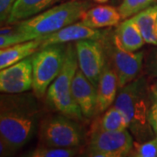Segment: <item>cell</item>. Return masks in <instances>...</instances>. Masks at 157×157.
I'll use <instances>...</instances> for the list:
<instances>
[{
  "label": "cell",
  "mask_w": 157,
  "mask_h": 157,
  "mask_svg": "<svg viewBox=\"0 0 157 157\" xmlns=\"http://www.w3.org/2000/svg\"><path fill=\"white\" fill-rule=\"evenodd\" d=\"M39 109L33 95L5 94L0 101V136L12 151L25 146L36 132Z\"/></svg>",
  "instance_id": "6da1fadb"
},
{
  "label": "cell",
  "mask_w": 157,
  "mask_h": 157,
  "mask_svg": "<svg viewBox=\"0 0 157 157\" xmlns=\"http://www.w3.org/2000/svg\"><path fill=\"white\" fill-rule=\"evenodd\" d=\"M89 6L85 0L65 2L14 25V32L23 42L49 35L79 20Z\"/></svg>",
  "instance_id": "7a4b0ae2"
},
{
  "label": "cell",
  "mask_w": 157,
  "mask_h": 157,
  "mask_svg": "<svg viewBox=\"0 0 157 157\" xmlns=\"http://www.w3.org/2000/svg\"><path fill=\"white\" fill-rule=\"evenodd\" d=\"M78 68L75 45L69 43L60 73L48 87L46 98L52 107L71 119L81 120L83 113L72 93L73 80Z\"/></svg>",
  "instance_id": "3957f363"
},
{
  "label": "cell",
  "mask_w": 157,
  "mask_h": 157,
  "mask_svg": "<svg viewBox=\"0 0 157 157\" xmlns=\"http://www.w3.org/2000/svg\"><path fill=\"white\" fill-rule=\"evenodd\" d=\"M144 78H135L120 88L113 105L127 116L128 128L138 139L145 137L152 128L148 122V111Z\"/></svg>",
  "instance_id": "277c9868"
},
{
  "label": "cell",
  "mask_w": 157,
  "mask_h": 157,
  "mask_svg": "<svg viewBox=\"0 0 157 157\" xmlns=\"http://www.w3.org/2000/svg\"><path fill=\"white\" fill-rule=\"evenodd\" d=\"M67 45L57 44L39 49L33 55V91L37 98H42L48 87L60 73L67 54Z\"/></svg>",
  "instance_id": "5b68a950"
},
{
  "label": "cell",
  "mask_w": 157,
  "mask_h": 157,
  "mask_svg": "<svg viewBox=\"0 0 157 157\" xmlns=\"http://www.w3.org/2000/svg\"><path fill=\"white\" fill-rule=\"evenodd\" d=\"M71 118L64 114L44 119L39 124V135L41 146L78 147L82 134Z\"/></svg>",
  "instance_id": "8992f818"
},
{
  "label": "cell",
  "mask_w": 157,
  "mask_h": 157,
  "mask_svg": "<svg viewBox=\"0 0 157 157\" xmlns=\"http://www.w3.org/2000/svg\"><path fill=\"white\" fill-rule=\"evenodd\" d=\"M134 141L128 129L104 131L94 125L88 145V156H128L133 149Z\"/></svg>",
  "instance_id": "52a82bcc"
},
{
  "label": "cell",
  "mask_w": 157,
  "mask_h": 157,
  "mask_svg": "<svg viewBox=\"0 0 157 157\" xmlns=\"http://www.w3.org/2000/svg\"><path fill=\"white\" fill-rule=\"evenodd\" d=\"M107 54L112 62V67L116 72L119 88L130 83L139 75L143 62V52H130L119 43L115 34L107 40V35L101 39Z\"/></svg>",
  "instance_id": "ba28073f"
},
{
  "label": "cell",
  "mask_w": 157,
  "mask_h": 157,
  "mask_svg": "<svg viewBox=\"0 0 157 157\" xmlns=\"http://www.w3.org/2000/svg\"><path fill=\"white\" fill-rule=\"evenodd\" d=\"M78 68L97 87L107 65V52L101 40L83 39L75 43Z\"/></svg>",
  "instance_id": "9c48e42d"
},
{
  "label": "cell",
  "mask_w": 157,
  "mask_h": 157,
  "mask_svg": "<svg viewBox=\"0 0 157 157\" xmlns=\"http://www.w3.org/2000/svg\"><path fill=\"white\" fill-rule=\"evenodd\" d=\"M33 57H28L0 71V91L4 94H22L33 89Z\"/></svg>",
  "instance_id": "30bf717a"
},
{
  "label": "cell",
  "mask_w": 157,
  "mask_h": 157,
  "mask_svg": "<svg viewBox=\"0 0 157 157\" xmlns=\"http://www.w3.org/2000/svg\"><path fill=\"white\" fill-rule=\"evenodd\" d=\"M106 33L100 31V29H93L85 25L80 21L75 22L55 33L39 37L42 40L40 49L48 45L67 44L70 42H77L78 40L83 39L101 40L106 36Z\"/></svg>",
  "instance_id": "8fae6325"
},
{
  "label": "cell",
  "mask_w": 157,
  "mask_h": 157,
  "mask_svg": "<svg viewBox=\"0 0 157 157\" xmlns=\"http://www.w3.org/2000/svg\"><path fill=\"white\" fill-rule=\"evenodd\" d=\"M72 93L84 117H92L98 112L97 87L79 68L73 78Z\"/></svg>",
  "instance_id": "7c38bea8"
},
{
  "label": "cell",
  "mask_w": 157,
  "mask_h": 157,
  "mask_svg": "<svg viewBox=\"0 0 157 157\" xmlns=\"http://www.w3.org/2000/svg\"><path fill=\"white\" fill-rule=\"evenodd\" d=\"M118 88L119 80L116 72L111 65L107 64L97 85L98 112H105L114 103Z\"/></svg>",
  "instance_id": "4fadbf2b"
},
{
  "label": "cell",
  "mask_w": 157,
  "mask_h": 157,
  "mask_svg": "<svg viewBox=\"0 0 157 157\" xmlns=\"http://www.w3.org/2000/svg\"><path fill=\"white\" fill-rule=\"evenodd\" d=\"M121 16L118 9L110 6H98L87 9L79 21L93 29L113 27L120 25Z\"/></svg>",
  "instance_id": "5bb4252c"
},
{
  "label": "cell",
  "mask_w": 157,
  "mask_h": 157,
  "mask_svg": "<svg viewBox=\"0 0 157 157\" xmlns=\"http://www.w3.org/2000/svg\"><path fill=\"white\" fill-rule=\"evenodd\" d=\"M42 40L40 38L18 43L0 50V69L8 67L13 64L33 55L40 49Z\"/></svg>",
  "instance_id": "9a60e30c"
},
{
  "label": "cell",
  "mask_w": 157,
  "mask_h": 157,
  "mask_svg": "<svg viewBox=\"0 0 157 157\" xmlns=\"http://www.w3.org/2000/svg\"><path fill=\"white\" fill-rule=\"evenodd\" d=\"M58 0H16L6 25H16L44 11Z\"/></svg>",
  "instance_id": "2e32d148"
},
{
  "label": "cell",
  "mask_w": 157,
  "mask_h": 157,
  "mask_svg": "<svg viewBox=\"0 0 157 157\" xmlns=\"http://www.w3.org/2000/svg\"><path fill=\"white\" fill-rule=\"evenodd\" d=\"M114 34L121 45L130 52L138 51L146 43L140 30L132 17L124 19L119 25Z\"/></svg>",
  "instance_id": "e0dca14e"
},
{
  "label": "cell",
  "mask_w": 157,
  "mask_h": 157,
  "mask_svg": "<svg viewBox=\"0 0 157 157\" xmlns=\"http://www.w3.org/2000/svg\"><path fill=\"white\" fill-rule=\"evenodd\" d=\"M132 17L140 30L147 44L157 45V38L155 34V26L157 19V5L150 6Z\"/></svg>",
  "instance_id": "ac0fdd59"
},
{
  "label": "cell",
  "mask_w": 157,
  "mask_h": 157,
  "mask_svg": "<svg viewBox=\"0 0 157 157\" xmlns=\"http://www.w3.org/2000/svg\"><path fill=\"white\" fill-rule=\"evenodd\" d=\"M95 125L104 131H121L128 128L129 122L125 113L113 105L105 111L100 121Z\"/></svg>",
  "instance_id": "d6986e66"
},
{
  "label": "cell",
  "mask_w": 157,
  "mask_h": 157,
  "mask_svg": "<svg viewBox=\"0 0 157 157\" xmlns=\"http://www.w3.org/2000/svg\"><path fill=\"white\" fill-rule=\"evenodd\" d=\"M78 154L77 147H57L39 145L25 156L29 157H73Z\"/></svg>",
  "instance_id": "ffe728a7"
},
{
  "label": "cell",
  "mask_w": 157,
  "mask_h": 157,
  "mask_svg": "<svg viewBox=\"0 0 157 157\" xmlns=\"http://www.w3.org/2000/svg\"><path fill=\"white\" fill-rule=\"evenodd\" d=\"M155 0H122L118 10L122 20L138 14L151 6Z\"/></svg>",
  "instance_id": "44dd1931"
},
{
  "label": "cell",
  "mask_w": 157,
  "mask_h": 157,
  "mask_svg": "<svg viewBox=\"0 0 157 157\" xmlns=\"http://www.w3.org/2000/svg\"><path fill=\"white\" fill-rule=\"evenodd\" d=\"M135 157H156L157 156V136L150 140L142 143L134 142L133 149L129 155Z\"/></svg>",
  "instance_id": "7402d4cb"
},
{
  "label": "cell",
  "mask_w": 157,
  "mask_h": 157,
  "mask_svg": "<svg viewBox=\"0 0 157 157\" xmlns=\"http://www.w3.org/2000/svg\"><path fill=\"white\" fill-rule=\"evenodd\" d=\"M16 0H0V21L1 25H6L12 6Z\"/></svg>",
  "instance_id": "603a6c76"
},
{
  "label": "cell",
  "mask_w": 157,
  "mask_h": 157,
  "mask_svg": "<svg viewBox=\"0 0 157 157\" xmlns=\"http://www.w3.org/2000/svg\"><path fill=\"white\" fill-rule=\"evenodd\" d=\"M154 98V97H153ZM148 122L151 126L152 130L157 136V101L154 98L148 111Z\"/></svg>",
  "instance_id": "cb8c5ba5"
},
{
  "label": "cell",
  "mask_w": 157,
  "mask_h": 157,
  "mask_svg": "<svg viewBox=\"0 0 157 157\" xmlns=\"http://www.w3.org/2000/svg\"><path fill=\"white\" fill-rule=\"evenodd\" d=\"M149 71L157 77V50H155L151 55L150 60L148 62Z\"/></svg>",
  "instance_id": "d4e9b609"
},
{
  "label": "cell",
  "mask_w": 157,
  "mask_h": 157,
  "mask_svg": "<svg viewBox=\"0 0 157 157\" xmlns=\"http://www.w3.org/2000/svg\"><path fill=\"white\" fill-rule=\"evenodd\" d=\"M150 92H151L153 97L157 101V81L150 86Z\"/></svg>",
  "instance_id": "484cf974"
},
{
  "label": "cell",
  "mask_w": 157,
  "mask_h": 157,
  "mask_svg": "<svg viewBox=\"0 0 157 157\" xmlns=\"http://www.w3.org/2000/svg\"><path fill=\"white\" fill-rule=\"evenodd\" d=\"M96 3H99V4H104V3H107L108 0H94Z\"/></svg>",
  "instance_id": "4316f807"
},
{
  "label": "cell",
  "mask_w": 157,
  "mask_h": 157,
  "mask_svg": "<svg viewBox=\"0 0 157 157\" xmlns=\"http://www.w3.org/2000/svg\"><path fill=\"white\" fill-rule=\"evenodd\" d=\"M155 36H156L157 38V19L156 22H155Z\"/></svg>",
  "instance_id": "83f0119b"
},
{
  "label": "cell",
  "mask_w": 157,
  "mask_h": 157,
  "mask_svg": "<svg viewBox=\"0 0 157 157\" xmlns=\"http://www.w3.org/2000/svg\"><path fill=\"white\" fill-rule=\"evenodd\" d=\"M58 1H62V0H58Z\"/></svg>",
  "instance_id": "f1b7e54d"
}]
</instances>
